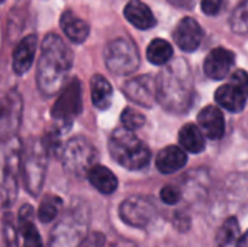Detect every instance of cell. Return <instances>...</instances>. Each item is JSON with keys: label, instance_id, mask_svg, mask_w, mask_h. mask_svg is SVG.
I'll list each match as a JSON object with an SVG mask.
<instances>
[{"label": "cell", "instance_id": "obj_20", "mask_svg": "<svg viewBox=\"0 0 248 247\" xmlns=\"http://www.w3.org/2000/svg\"><path fill=\"white\" fill-rule=\"evenodd\" d=\"M19 233L23 239L22 247H44L39 231L33 223V208L23 205L19 213Z\"/></svg>", "mask_w": 248, "mask_h": 247}, {"label": "cell", "instance_id": "obj_11", "mask_svg": "<svg viewBox=\"0 0 248 247\" xmlns=\"http://www.w3.org/2000/svg\"><path fill=\"white\" fill-rule=\"evenodd\" d=\"M83 237L80 214H67L54 229L51 247H77Z\"/></svg>", "mask_w": 248, "mask_h": 247}, {"label": "cell", "instance_id": "obj_3", "mask_svg": "<svg viewBox=\"0 0 248 247\" xmlns=\"http://www.w3.org/2000/svg\"><path fill=\"white\" fill-rule=\"evenodd\" d=\"M190 93V76L185 61H176L161 71L157 80V99L166 108L182 106Z\"/></svg>", "mask_w": 248, "mask_h": 247}, {"label": "cell", "instance_id": "obj_35", "mask_svg": "<svg viewBox=\"0 0 248 247\" xmlns=\"http://www.w3.org/2000/svg\"><path fill=\"white\" fill-rule=\"evenodd\" d=\"M171 4L174 6H179V7H183V9H189L193 6V0H169Z\"/></svg>", "mask_w": 248, "mask_h": 247}, {"label": "cell", "instance_id": "obj_29", "mask_svg": "<svg viewBox=\"0 0 248 247\" xmlns=\"http://www.w3.org/2000/svg\"><path fill=\"white\" fill-rule=\"evenodd\" d=\"M121 121H122V127L125 130L134 132L145 124V116L141 112H138L137 109L125 108L121 114Z\"/></svg>", "mask_w": 248, "mask_h": 247}, {"label": "cell", "instance_id": "obj_6", "mask_svg": "<svg viewBox=\"0 0 248 247\" xmlns=\"http://www.w3.org/2000/svg\"><path fill=\"white\" fill-rule=\"evenodd\" d=\"M61 160L65 172L73 176H87L97 163V150L86 137H73L61 148Z\"/></svg>", "mask_w": 248, "mask_h": 247}, {"label": "cell", "instance_id": "obj_27", "mask_svg": "<svg viewBox=\"0 0 248 247\" xmlns=\"http://www.w3.org/2000/svg\"><path fill=\"white\" fill-rule=\"evenodd\" d=\"M62 211V199L57 195H46L38 208V218L41 223H52Z\"/></svg>", "mask_w": 248, "mask_h": 247}, {"label": "cell", "instance_id": "obj_34", "mask_svg": "<svg viewBox=\"0 0 248 247\" xmlns=\"http://www.w3.org/2000/svg\"><path fill=\"white\" fill-rule=\"evenodd\" d=\"M103 243H105V237H103L100 233H94V234L86 242L84 247H102L103 246Z\"/></svg>", "mask_w": 248, "mask_h": 247}, {"label": "cell", "instance_id": "obj_2", "mask_svg": "<svg viewBox=\"0 0 248 247\" xmlns=\"http://www.w3.org/2000/svg\"><path fill=\"white\" fill-rule=\"evenodd\" d=\"M108 147L112 159L128 170H141L151 159L148 146L124 127L112 132Z\"/></svg>", "mask_w": 248, "mask_h": 247}, {"label": "cell", "instance_id": "obj_37", "mask_svg": "<svg viewBox=\"0 0 248 247\" xmlns=\"http://www.w3.org/2000/svg\"><path fill=\"white\" fill-rule=\"evenodd\" d=\"M3 1H4V0H0V4H1V3H3Z\"/></svg>", "mask_w": 248, "mask_h": 247}, {"label": "cell", "instance_id": "obj_7", "mask_svg": "<svg viewBox=\"0 0 248 247\" xmlns=\"http://www.w3.org/2000/svg\"><path fill=\"white\" fill-rule=\"evenodd\" d=\"M103 58L108 70L118 76L131 74L140 66V52L135 44L126 38L110 41L105 48Z\"/></svg>", "mask_w": 248, "mask_h": 247}, {"label": "cell", "instance_id": "obj_24", "mask_svg": "<svg viewBox=\"0 0 248 247\" xmlns=\"http://www.w3.org/2000/svg\"><path fill=\"white\" fill-rule=\"evenodd\" d=\"M179 143L185 151L198 154L205 148V137L198 125L186 124L179 131Z\"/></svg>", "mask_w": 248, "mask_h": 247}, {"label": "cell", "instance_id": "obj_25", "mask_svg": "<svg viewBox=\"0 0 248 247\" xmlns=\"http://www.w3.org/2000/svg\"><path fill=\"white\" fill-rule=\"evenodd\" d=\"M173 57V47L166 39L157 38L153 39L147 48V58L151 64L155 66H164L167 64Z\"/></svg>", "mask_w": 248, "mask_h": 247}, {"label": "cell", "instance_id": "obj_12", "mask_svg": "<svg viewBox=\"0 0 248 247\" xmlns=\"http://www.w3.org/2000/svg\"><path fill=\"white\" fill-rule=\"evenodd\" d=\"M124 93L137 105L151 108L157 99V80L151 76H138L124 84Z\"/></svg>", "mask_w": 248, "mask_h": 247}, {"label": "cell", "instance_id": "obj_15", "mask_svg": "<svg viewBox=\"0 0 248 247\" xmlns=\"http://www.w3.org/2000/svg\"><path fill=\"white\" fill-rule=\"evenodd\" d=\"M198 127L211 140H219L225 134V118L218 106L208 105L198 114Z\"/></svg>", "mask_w": 248, "mask_h": 247}, {"label": "cell", "instance_id": "obj_14", "mask_svg": "<svg viewBox=\"0 0 248 247\" xmlns=\"http://www.w3.org/2000/svg\"><path fill=\"white\" fill-rule=\"evenodd\" d=\"M173 36L179 48L190 52V51H195L201 45L203 31L201 25L198 23V20H195L193 17H183L177 23Z\"/></svg>", "mask_w": 248, "mask_h": 247}, {"label": "cell", "instance_id": "obj_23", "mask_svg": "<svg viewBox=\"0 0 248 247\" xmlns=\"http://www.w3.org/2000/svg\"><path fill=\"white\" fill-rule=\"evenodd\" d=\"M90 93H92V102L97 109L105 111L110 106L113 98V89L112 84L108 82V79L103 77L102 74H94L92 77Z\"/></svg>", "mask_w": 248, "mask_h": 247}, {"label": "cell", "instance_id": "obj_5", "mask_svg": "<svg viewBox=\"0 0 248 247\" xmlns=\"http://www.w3.org/2000/svg\"><path fill=\"white\" fill-rule=\"evenodd\" d=\"M22 170V144L12 138L7 141L3 154L1 181H0V201L4 208L10 207L19 191V175Z\"/></svg>", "mask_w": 248, "mask_h": 247}, {"label": "cell", "instance_id": "obj_28", "mask_svg": "<svg viewBox=\"0 0 248 247\" xmlns=\"http://www.w3.org/2000/svg\"><path fill=\"white\" fill-rule=\"evenodd\" d=\"M231 28L237 33H248V0H243L231 16Z\"/></svg>", "mask_w": 248, "mask_h": 247}, {"label": "cell", "instance_id": "obj_36", "mask_svg": "<svg viewBox=\"0 0 248 247\" xmlns=\"http://www.w3.org/2000/svg\"><path fill=\"white\" fill-rule=\"evenodd\" d=\"M237 247H248V231L244 236H241V239H240L238 246Z\"/></svg>", "mask_w": 248, "mask_h": 247}, {"label": "cell", "instance_id": "obj_10", "mask_svg": "<svg viewBox=\"0 0 248 247\" xmlns=\"http://www.w3.org/2000/svg\"><path fill=\"white\" fill-rule=\"evenodd\" d=\"M121 220L132 227H144L154 217V207L150 201L140 197L125 199L119 207Z\"/></svg>", "mask_w": 248, "mask_h": 247}, {"label": "cell", "instance_id": "obj_31", "mask_svg": "<svg viewBox=\"0 0 248 247\" xmlns=\"http://www.w3.org/2000/svg\"><path fill=\"white\" fill-rule=\"evenodd\" d=\"M160 197H161V201H163L164 204H167V205H174V204H177V202L180 201L182 194H180V191H179L177 188L169 185V186H164V188L161 189Z\"/></svg>", "mask_w": 248, "mask_h": 247}, {"label": "cell", "instance_id": "obj_21", "mask_svg": "<svg viewBox=\"0 0 248 247\" xmlns=\"http://www.w3.org/2000/svg\"><path fill=\"white\" fill-rule=\"evenodd\" d=\"M124 15H125V17L128 19V22L131 25H134L135 28L142 29V31L150 29L157 23L151 9L145 3H142L141 0L128 1L126 6H125Z\"/></svg>", "mask_w": 248, "mask_h": 247}, {"label": "cell", "instance_id": "obj_18", "mask_svg": "<svg viewBox=\"0 0 248 247\" xmlns=\"http://www.w3.org/2000/svg\"><path fill=\"white\" fill-rule=\"evenodd\" d=\"M186 163L187 154L182 147L177 146H169L163 148L155 157V166L164 175H170L183 169Z\"/></svg>", "mask_w": 248, "mask_h": 247}, {"label": "cell", "instance_id": "obj_33", "mask_svg": "<svg viewBox=\"0 0 248 247\" xmlns=\"http://www.w3.org/2000/svg\"><path fill=\"white\" fill-rule=\"evenodd\" d=\"M231 83L243 89L244 92L248 93V73L244 70H237L231 76Z\"/></svg>", "mask_w": 248, "mask_h": 247}, {"label": "cell", "instance_id": "obj_19", "mask_svg": "<svg viewBox=\"0 0 248 247\" xmlns=\"http://www.w3.org/2000/svg\"><path fill=\"white\" fill-rule=\"evenodd\" d=\"M60 25H61L64 35L74 44H83L90 33V28H89L87 22L83 20L81 17H78L71 10H65L61 15Z\"/></svg>", "mask_w": 248, "mask_h": 247}, {"label": "cell", "instance_id": "obj_1", "mask_svg": "<svg viewBox=\"0 0 248 247\" xmlns=\"http://www.w3.org/2000/svg\"><path fill=\"white\" fill-rule=\"evenodd\" d=\"M73 67V52L57 33H48L41 45L36 84L42 96L52 98L65 87Z\"/></svg>", "mask_w": 248, "mask_h": 247}, {"label": "cell", "instance_id": "obj_9", "mask_svg": "<svg viewBox=\"0 0 248 247\" xmlns=\"http://www.w3.org/2000/svg\"><path fill=\"white\" fill-rule=\"evenodd\" d=\"M22 100L17 92L12 90L0 98V138L12 140L20 125Z\"/></svg>", "mask_w": 248, "mask_h": 247}, {"label": "cell", "instance_id": "obj_8", "mask_svg": "<svg viewBox=\"0 0 248 247\" xmlns=\"http://www.w3.org/2000/svg\"><path fill=\"white\" fill-rule=\"evenodd\" d=\"M83 109V95H81V82L73 79L58 95L51 115L57 121L60 128H68L71 121Z\"/></svg>", "mask_w": 248, "mask_h": 247}, {"label": "cell", "instance_id": "obj_16", "mask_svg": "<svg viewBox=\"0 0 248 247\" xmlns=\"http://www.w3.org/2000/svg\"><path fill=\"white\" fill-rule=\"evenodd\" d=\"M36 44H38V38L33 33L26 35L25 38H22L19 41V44L16 45V48L13 51V57H12V67L16 74L22 76L29 71V68L33 64V60H35Z\"/></svg>", "mask_w": 248, "mask_h": 247}, {"label": "cell", "instance_id": "obj_32", "mask_svg": "<svg viewBox=\"0 0 248 247\" xmlns=\"http://www.w3.org/2000/svg\"><path fill=\"white\" fill-rule=\"evenodd\" d=\"M201 6H202V12L205 15L214 16L221 12V9L224 6V0H202Z\"/></svg>", "mask_w": 248, "mask_h": 247}, {"label": "cell", "instance_id": "obj_30", "mask_svg": "<svg viewBox=\"0 0 248 247\" xmlns=\"http://www.w3.org/2000/svg\"><path fill=\"white\" fill-rule=\"evenodd\" d=\"M3 240L4 247H17V239H16V227L12 221V217L4 218L3 223Z\"/></svg>", "mask_w": 248, "mask_h": 247}, {"label": "cell", "instance_id": "obj_17", "mask_svg": "<svg viewBox=\"0 0 248 247\" xmlns=\"http://www.w3.org/2000/svg\"><path fill=\"white\" fill-rule=\"evenodd\" d=\"M248 93L240 89L238 86L232 84L231 82L228 84L221 86L215 93V100L219 106L230 112H241L246 108Z\"/></svg>", "mask_w": 248, "mask_h": 247}, {"label": "cell", "instance_id": "obj_13", "mask_svg": "<svg viewBox=\"0 0 248 247\" xmlns=\"http://www.w3.org/2000/svg\"><path fill=\"white\" fill-rule=\"evenodd\" d=\"M234 64H235L234 52L227 48L219 47V48L212 49L206 55L203 68H205V73L208 77H211L214 80H222L230 74Z\"/></svg>", "mask_w": 248, "mask_h": 247}, {"label": "cell", "instance_id": "obj_22", "mask_svg": "<svg viewBox=\"0 0 248 247\" xmlns=\"http://www.w3.org/2000/svg\"><path fill=\"white\" fill-rule=\"evenodd\" d=\"M87 179L92 186L103 195H110L118 189V179L112 170L105 166L96 165L87 173Z\"/></svg>", "mask_w": 248, "mask_h": 247}, {"label": "cell", "instance_id": "obj_4", "mask_svg": "<svg viewBox=\"0 0 248 247\" xmlns=\"http://www.w3.org/2000/svg\"><path fill=\"white\" fill-rule=\"evenodd\" d=\"M48 148L41 138H31L22 153V181L25 189L31 195H38L42 191L45 175H46V160Z\"/></svg>", "mask_w": 248, "mask_h": 247}, {"label": "cell", "instance_id": "obj_26", "mask_svg": "<svg viewBox=\"0 0 248 247\" xmlns=\"http://www.w3.org/2000/svg\"><path fill=\"white\" fill-rule=\"evenodd\" d=\"M240 226L237 218L231 217L225 220L222 227L218 230L217 234V243L219 247H237L240 242Z\"/></svg>", "mask_w": 248, "mask_h": 247}]
</instances>
